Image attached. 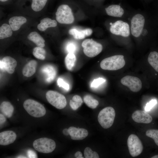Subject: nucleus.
<instances>
[{
	"label": "nucleus",
	"instance_id": "nucleus-1",
	"mask_svg": "<svg viewBox=\"0 0 158 158\" xmlns=\"http://www.w3.org/2000/svg\"><path fill=\"white\" fill-rule=\"evenodd\" d=\"M125 64L123 56L116 55L103 59L100 63V66L104 70L115 71L122 68Z\"/></svg>",
	"mask_w": 158,
	"mask_h": 158
},
{
	"label": "nucleus",
	"instance_id": "nucleus-2",
	"mask_svg": "<svg viewBox=\"0 0 158 158\" xmlns=\"http://www.w3.org/2000/svg\"><path fill=\"white\" fill-rule=\"evenodd\" d=\"M115 116V111L114 109L111 107H107L100 111L98 116V120L102 127L107 129L113 125Z\"/></svg>",
	"mask_w": 158,
	"mask_h": 158
},
{
	"label": "nucleus",
	"instance_id": "nucleus-3",
	"mask_svg": "<svg viewBox=\"0 0 158 158\" xmlns=\"http://www.w3.org/2000/svg\"><path fill=\"white\" fill-rule=\"evenodd\" d=\"M23 106L27 112L31 116L35 117L44 116L46 113L44 107L38 102L32 99H28L24 102Z\"/></svg>",
	"mask_w": 158,
	"mask_h": 158
},
{
	"label": "nucleus",
	"instance_id": "nucleus-4",
	"mask_svg": "<svg viewBox=\"0 0 158 158\" xmlns=\"http://www.w3.org/2000/svg\"><path fill=\"white\" fill-rule=\"evenodd\" d=\"M57 21L61 24H69L73 23L74 18L72 10L66 4L60 5L56 13Z\"/></svg>",
	"mask_w": 158,
	"mask_h": 158
},
{
	"label": "nucleus",
	"instance_id": "nucleus-5",
	"mask_svg": "<svg viewBox=\"0 0 158 158\" xmlns=\"http://www.w3.org/2000/svg\"><path fill=\"white\" fill-rule=\"evenodd\" d=\"M34 148L37 151L42 153H48L53 152L56 145L53 140L46 138H41L35 140L33 143Z\"/></svg>",
	"mask_w": 158,
	"mask_h": 158
},
{
	"label": "nucleus",
	"instance_id": "nucleus-6",
	"mask_svg": "<svg viewBox=\"0 0 158 158\" xmlns=\"http://www.w3.org/2000/svg\"><path fill=\"white\" fill-rule=\"evenodd\" d=\"M82 46L85 54L89 57L96 56L101 52L103 49L101 44L90 39L84 40L82 43Z\"/></svg>",
	"mask_w": 158,
	"mask_h": 158
},
{
	"label": "nucleus",
	"instance_id": "nucleus-7",
	"mask_svg": "<svg viewBox=\"0 0 158 158\" xmlns=\"http://www.w3.org/2000/svg\"><path fill=\"white\" fill-rule=\"evenodd\" d=\"M46 97L48 102L57 109H63L66 105L67 102L65 96L57 92L49 91L46 93Z\"/></svg>",
	"mask_w": 158,
	"mask_h": 158
},
{
	"label": "nucleus",
	"instance_id": "nucleus-8",
	"mask_svg": "<svg viewBox=\"0 0 158 158\" xmlns=\"http://www.w3.org/2000/svg\"><path fill=\"white\" fill-rule=\"evenodd\" d=\"M127 143L130 154L132 157H137L142 153L143 149L142 144L136 135L133 134L130 135Z\"/></svg>",
	"mask_w": 158,
	"mask_h": 158
},
{
	"label": "nucleus",
	"instance_id": "nucleus-9",
	"mask_svg": "<svg viewBox=\"0 0 158 158\" xmlns=\"http://www.w3.org/2000/svg\"><path fill=\"white\" fill-rule=\"evenodd\" d=\"M111 25L110 30L113 34L124 37L129 36L130 34V28L127 23L118 20Z\"/></svg>",
	"mask_w": 158,
	"mask_h": 158
},
{
	"label": "nucleus",
	"instance_id": "nucleus-10",
	"mask_svg": "<svg viewBox=\"0 0 158 158\" xmlns=\"http://www.w3.org/2000/svg\"><path fill=\"white\" fill-rule=\"evenodd\" d=\"M145 22L144 16L138 14L135 15L131 20V31L135 37H139L142 33Z\"/></svg>",
	"mask_w": 158,
	"mask_h": 158
},
{
	"label": "nucleus",
	"instance_id": "nucleus-11",
	"mask_svg": "<svg viewBox=\"0 0 158 158\" xmlns=\"http://www.w3.org/2000/svg\"><path fill=\"white\" fill-rule=\"evenodd\" d=\"M121 83L127 87L132 91L137 92L142 88V82L139 78L130 75H126L121 80Z\"/></svg>",
	"mask_w": 158,
	"mask_h": 158
},
{
	"label": "nucleus",
	"instance_id": "nucleus-12",
	"mask_svg": "<svg viewBox=\"0 0 158 158\" xmlns=\"http://www.w3.org/2000/svg\"><path fill=\"white\" fill-rule=\"evenodd\" d=\"M17 65L16 60L9 56L4 57L0 61L1 70L6 71L10 74L13 73Z\"/></svg>",
	"mask_w": 158,
	"mask_h": 158
},
{
	"label": "nucleus",
	"instance_id": "nucleus-13",
	"mask_svg": "<svg viewBox=\"0 0 158 158\" xmlns=\"http://www.w3.org/2000/svg\"><path fill=\"white\" fill-rule=\"evenodd\" d=\"M41 71L44 76L45 81L47 83H50L53 81L57 74L55 67L50 64L43 66L41 68Z\"/></svg>",
	"mask_w": 158,
	"mask_h": 158
},
{
	"label": "nucleus",
	"instance_id": "nucleus-14",
	"mask_svg": "<svg viewBox=\"0 0 158 158\" xmlns=\"http://www.w3.org/2000/svg\"><path fill=\"white\" fill-rule=\"evenodd\" d=\"M132 118L135 122L139 123H149L152 120L151 116L145 111L137 110L132 114Z\"/></svg>",
	"mask_w": 158,
	"mask_h": 158
},
{
	"label": "nucleus",
	"instance_id": "nucleus-15",
	"mask_svg": "<svg viewBox=\"0 0 158 158\" xmlns=\"http://www.w3.org/2000/svg\"><path fill=\"white\" fill-rule=\"evenodd\" d=\"M68 130L69 135L73 140H82L86 138L88 135L87 130L84 128L71 126L68 128Z\"/></svg>",
	"mask_w": 158,
	"mask_h": 158
},
{
	"label": "nucleus",
	"instance_id": "nucleus-16",
	"mask_svg": "<svg viewBox=\"0 0 158 158\" xmlns=\"http://www.w3.org/2000/svg\"><path fill=\"white\" fill-rule=\"evenodd\" d=\"M16 133L11 130L6 131L0 133V144L6 145L13 143L16 138Z\"/></svg>",
	"mask_w": 158,
	"mask_h": 158
},
{
	"label": "nucleus",
	"instance_id": "nucleus-17",
	"mask_svg": "<svg viewBox=\"0 0 158 158\" xmlns=\"http://www.w3.org/2000/svg\"><path fill=\"white\" fill-rule=\"evenodd\" d=\"M27 21L25 18L22 16H15L11 18L8 22L12 30L17 31L19 29L21 26Z\"/></svg>",
	"mask_w": 158,
	"mask_h": 158
},
{
	"label": "nucleus",
	"instance_id": "nucleus-18",
	"mask_svg": "<svg viewBox=\"0 0 158 158\" xmlns=\"http://www.w3.org/2000/svg\"><path fill=\"white\" fill-rule=\"evenodd\" d=\"M68 32L76 39H83L85 37L90 35L92 32V30L89 28L78 30L75 28L70 30Z\"/></svg>",
	"mask_w": 158,
	"mask_h": 158
},
{
	"label": "nucleus",
	"instance_id": "nucleus-19",
	"mask_svg": "<svg viewBox=\"0 0 158 158\" xmlns=\"http://www.w3.org/2000/svg\"><path fill=\"white\" fill-rule=\"evenodd\" d=\"M106 12L109 16L121 17L124 13L123 9L119 5H112L105 8Z\"/></svg>",
	"mask_w": 158,
	"mask_h": 158
},
{
	"label": "nucleus",
	"instance_id": "nucleus-20",
	"mask_svg": "<svg viewBox=\"0 0 158 158\" xmlns=\"http://www.w3.org/2000/svg\"><path fill=\"white\" fill-rule=\"evenodd\" d=\"M37 65V62L35 60H31L26 64L23 68V75L27 77H30L35 73Z\"/></svg>",
	"mask_w": 158,
	"mask_h": 158
},
{
	"label": "nucleus",
	"instance_id": "nucleus-21",
	"mask_svg": "<svg viewBox=\"0 0 158 158\" xmlns=\"http://www.w3.org/2000/svg\"><path fill=\"white\" fill-rule=\"evenodd\" d=\"M57 25L56 20L48 18H46L40 20V23L37 26V28L40 31H43L48 28L56 27Z\"/></svg>",
	"mask_w": 158,
	"mask_h": 158
},
{
	"label": "nucleus",
	"instance_id": "nucleus-22",
	"mask_svg": "<svg viewBox=\"0 0 158 158\" xmlns=\"http://www.w3.org/2000/svg\"><path fill=\"white\" fill-rule=\"evenodd\" d=\"M27 37L37 47H43L45 46V40L37 32L35 31L31 32L28 35Z\"/></svg>",
	"mask_w": 158,
	"mask_h": 158
},
{
	"label": "nucleus",
	"instance_id": "nucleus-23",
	"mask_svg": "<svg viewBox=\"0 0 158 158\" xmlns=\"http://www.w3.org/2000/svg\"><path fill=\"white\" fill-rule=\"evenodd\" d=\"M0 111L5 116L9 118L12 116L14 107L12 104L8 101L3 102L0 106Z\"/></svg>",
	"mask_w": 158,
	"mask_h": 158
},
{
	"label": "nucleus",
	"instance_id": "nucleus-24",
	"mask_svg": "<svg viewBox=\"0 0 158 158\" xmlns=\"http://www.w3.org/2000/svg\"><path fill=\"white\" fill-rule=\"evenodd\" d=\"M12 30L9 25L3 24L0 27V39H2L11 36Z\"/></svg>",
	"mask_w": 158,
	"mask_h": 158
},
{
	"label": "nucleus",
	"instance_id": "nucleus-25",
	"mask_svg": "<svg viewBox=\"0 0 158 158\" xmlns=\"http://www.w3.org/2000/svg\"><path fill=\"white\" fill-rule=\"evenodd\" d=\"M147 60L151 66L158 72V53L156 51L151 52L148 56Z\"/></svg>",
	"mask_w": 158,
	"mask_h": 158
},
{
	"label": "nucleus",
	"instance_id": "nucleus-26",
	"mask_svg": "<svg viewBox=\"0 0 158 158\" xmlns=\"http://www.w3.org/2000/svg\"><path fill=\"white\" fill-rule=\"evenodd\" d=\"M76 61V57L74 53H69L65 59L66 68L69 70H71L75 65Z\"/></svg>",
	"mask_w": 158,
	"mask_h": 158
},
{
	"label": "nucleus",
	"instance_id": "nucleus-27",
	"mask_svg": "<svg viewBox=\"0 0 158 158\" xmlns=\"http://www.w3.org/2000/svg\"><path fill=\"white\" fill-rule=\"evenodd\" d=\"M47 0H32L31 7L35 11H41L45 6Z\"/></svg>",
	"mask_w": 158,
	"mask_h": 158
},
{
	"label": "nucleus",
	"instance_id": "nucleus-28",
	"mask_svg": "<svg viewBox=\"0 0 158 158\" xmlns=\"http://www.w3.org/2000/svg\"><path fill=\"white\" fill-rule=\"evenodd\" d=\"M84 101L88 107L92 109L95 108L99 104L98 101L90 95L84 97Z\"/></svg>",
	"mask_w": 158,
	"mask_h": 158
},
{
	"label": "nucleus",
	"instance_id": "nucleus-29",
	"mask_svg": "<svg viewBox=\"0 0 158 158\" xmlns=\"http://www.w3.org/2000/svg\"><path fill=\"white\" fill-rule=\"evenodd\" d=\"M83 103L81 97L79 95L74 96L72 99L70 101L69 104L71 108L73 110H76L80 107Z\"/></svg>",
	"mask_w": 158,
	"mask_h": 158
},
{
	"label": "nucleus",
	"instance_id": "nucleus-30",
	"mask_svg": "<svg viewBox=\"0 0 158 158\" xmlns=\"http://www.w3.org/2000/svg\"><path fill=\"white\" fill-rule=\"evenodd\" d=\"M32 53L34 56L38 59L43 60L45 58L46 52L43 47H35Z\"/></svg>",
	"mask_w": 158,
	"mask_h": 158
},
{
	"label": "nucleus",
	"instance_id": "nucleus-31",
	"mask_svg": "<svg viewBox=\"0 0 158 158\" xmlns=\"http://www.w3.org/2000/svg\"><path fill=\"white\" fill-rule=\"evenodd\" d=\"M146 135L152 139L158 146V130L151 129L147 130L146 132Z\"/></svg>",
	"mask_w": 158,
	"mask_h": 158
},
{
	"label": "nucleus",
	"instance_id": "nucleus-32",
	"mask_svg": "<svg viewBox=\"0 0 158 158\" xmlns=\"http://www.w3.org/2000/svg\"><path fill=\"white\" fill-rule=\"evenodd\" d=\"M84 155L85 158H99V156L97 153L93 151L89 147H86L84 150Z\"/></svg>",
	"mask_w": 158,
	"mask_h": 158
},
{
	"label": "nucleus",
	"instance_id": "nucleus-33",
	"mask_svg": "<svg viewBox=\"0 0 158 158\" xmlns=\"http://www.w3.org/2000/svg\"><path fill=\"white\" fill-rule=\"evenodd\" d=\"M105 81V80L101 78L94 79L91 83L90 87L92 88H97Z\"/></svg>",
	"mask_w": 158,
	"mask_h": 158
},
{
	"label": "nucleus",
	"instance_id": "nucleus-34",
	"mask_svg": "<svg viewBox=\"0 0 158 158\" xmlns=\"http://www.w3.org/2000/svg\"><path fill=\"white\" fill-rule=\"evenodd\" d=\"M58 85L59 87H61L66 90L68 91L70 89L69 85L65 82L62 79L59 78L57 80Z\"/></svg>",
	"mask_w": 158,
	"mask_h": 158
},
{
	"label": "nucleus",
	"instance_id": "nucleus-35",
	"mask_svg": "<svg viewBox=\"0 0 158 158\" xmlns=\"http://www.w3.org/2000/svg\"><path fill=\"white\" fill-rule=\"evenodd\" d=\"M77 47L76 44L73 42H69L66 47V49L69 53H73L76 50Z\"/></svg>",
	"mask_w": 158,
	"mask_h": 158
},
{
	"label": "nucleus",
	"instance_id": "nucleus-36",
	"mask_svg": "<svg viewBox=\"0 0 158 158\" xmlns=\"http://www.w3.org/2000/svg\"><path fill=\"white\" fill-rule=\"evenodd\" d=\"M157 103V101L152 99L147 103L146 105L145 110L146 111H150Z\"/></svg>",
	"mask_w": 158,
	"mask_h": 158
},
{
	"label": "nucleus",
	"instance_id": "nucleus-37",
	"mask_svg": "<svg viewBox=\"0 0 158 158\" xmlns=\"http://www.w3.org/2000/svg\"><path fill=\"white\" fill-rule=\"evenodd\" d=\"M27 155L28 158H37V155L36 152L31 150H28Z\"/></svg>",
	"mask_w": 158,
	"mask_h": 158
},
{
	"label": "nucleus",
	"instance_id": "nucleus-38",
	"mask_svg": "<svg viewBox=\"0 0 158 158\" xmlns=\"http://www.w3.org/2000/svg\"><path fill=\"white\" fill-rule=\"evenodd\" d=\"M6 121L5 117L2 114H0V124L1 125L5 123Z\"/></svg>",
	"mask_w": 158,
	"mask_h": 158
},
{
	"label": "nucleus",
	"instance_id": "nucleus-39",
	"mask_svg": "<svg viewBox=\"0 0 158 158\" xmlns=\"http://www.w3.org/2000/svg\"><path fill=\"white\" fill-rule=\"evenodd\" d=\"M75 157L76 158H83L82 153L80 151L76 152L74 154Z\"/></svg>",
	"mask_w": 158,
	"mask_h": 158
},
{
	"label": "nucleus",
	"instance_id": "nucleus-40",
	"mask_svg": "<svg viewBox=\"0 0 158 158\" xmlns=\"http://www.w3.org/2000/svg\"><path fill=\"white\" fill-rule=\"evenodd\" d=\"M63 134L67 136L69 135V133L68 129L66 128L64 129L63 130Z\"/></svg>",
	"mask_w": 158,
	"mask_h": 158
},
{
	"label": "nucleus",
	"instance_id": "nucleus-41",
	"mask_svg": "<svg viewBox=\"0 0 158 158\" xmlns=\"http://www.w3.org/2000/svg\"><path fill=\"white\" fill-rule=\"evenodd\" d=\"M147 31L146 29H144L143 30L142 33V35L143 36H144L146 35L147 34Z\"/></svg>",
	"mask_w": 158,
	"mask_h": 158
},
{
	"label": "nucleus",
	"instance_id": "nucleus-42",
	"mask_svg": "<svg viewBox=\"0 0 158 158\" xmlns=\"http://www.w3.org/2000/svg\"><path fill=\"white\" fill-rule=\"evenodd\" d=\"M151 158H158V155H155L152 156Z\"/></svg>",
	"mask_w": 158,
	"mask_h": 158
},
{
	"label": "nucleus",
	"instance_id": "nucleus-43",
	"mask_svg": "<svg viewBox=\"0 0 158 158\" xmlns=\"http://www.w3.org/2000/svg\"><path fill=\"white\" fill-rule=\"evenodd\" d=\"M17 157L18 158H26V157H25V156H18Z\"/></svg>",
	"mask_w": 158,
	"mask_h": 158
},
{
	"label": "nucleus",
	"instance_id": "nucleus-44",
	"mask_svg": "<svg viewBox=\"0 0 158 158\" xmlns=\"http://www.w3.org/2000/svg\"><path fill=\"white\" fill-rule=\"evenodd\" d=\"M8 0H0V1L2 2H6Z\"/></svg>",
	"mask_w": 158,
	"mask_h": 158
},
{
	"label": "nucleus",
	"instance_id": "nucleus-45",
	"mask_svg": "<svg viewBox=\"0 0 158 158\" xmlns=\"http://www.w3.org/2000/svg\"><path fill=\"white\" fill-rule=\"evenodd\" d=\"M112 24V23H110V24L111 25Z\"/></svg>",
	"mask_w": 158,
	"mask_h": 158
}]
</instances>
